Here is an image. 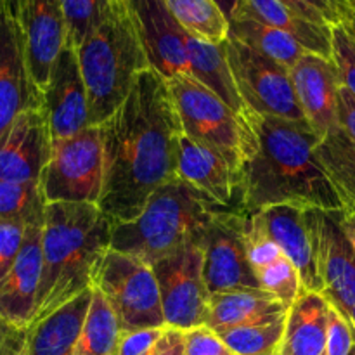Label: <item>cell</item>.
Here are the masks:
<instances>
[{
  "mask_svg": "<svg viewBox=\"0 0 355 355\" xmlns=\"http://www.w3.org/2000/svg\"><path fill=\"white\" fill-rule=\"evenodd\" d=\"M90 288L106 298L121 333L166 328L155 270L142 260L110 248L94 267Z\"/></svg>",
  "mask_w": 355,
  "mask_h": 355,
  "instance_id": "52a82bcc",
  "label": "cell"
},
{
  "mask_svg": "<svg viewBox=\"0 0 355 355\" xmlns=\"http://www.w3.org/2000/svg\"><path fill=\"white\" fill-rule=\"evenodd\" d=\"M187 54L191 62V76L217 94L236 113H246V106L238 92L231 73L225 45L208 44L194 37H187Z\"/></svg>",
  "mask_w": 355,
  "mask_h": 355,
  "instance_id": "4316f807",
  "label": "cell"
},
{
  "mask_svg": "<svg viewBox=\"0 0 355 355\" xmlns=\"http://www.w3.org/2000/svg\"><path fill=\"white\" fill-rule=\"evenodd\" d=\"M269 355H277V354H276V352H272V354H269Z\"/></svg>",
  "mask_w": 355,
  "mask_h": 355,
  "instance_id": "816d5d0a",
  "label": "cell"
},
{
  "mask_svg": "<svg viewBox=\"0 0 355 355\" xmlns=\"http://www.w3.org/2000/svg\"><path fill=\"white\" fill-rule=\"evenodd\" d=\"M290 307L263 290H234L210 295L207 326L224 333L241 326L257 324L286 315Z\"/></svg>",
  "mask_w": 355,
  "mask_h": 355,
  "instance_id": "484cf974",
  "label": "cell"
},
{
  "mask_svg": "<svg viewBox=\"0 0 355 355\" xmlns=\"http://www.w3.org/2000/svg\"><path fill=\"white\" fill-rule=\"evenodd\" d=\"M177 23L198 40L222 44L229 37V19L215 0H165Z\"/></svg>",
  "mask_w": 355,
  "mask_h": 355,
  "instance_id": "f546056e",
  "label": "cell"
},
{
  "mask_svg": "<svg viewBox=\"0 0 355 355\" xmlns=\"http://www.w3.org/2000/svg\"><path fill=\"white\" fill-rule=\"evenodd\" d=\"M255 151L241 170V208L246 214L277 205L343 211L342 201L318 158L319 137L311 125L246 110Z\"/></svg>",
  "mask_w": 355,
  "mask_h": 355,
  "instance_id": "7a4b0ae2",
  "label": "cell"
},
{
  "mask_svg": "<svg viewBox=\"0 0 355 355\" xmlns=\"http://www.w3.org/2000/svg\"><path fill=\"white\" fill-rule=\"evenodd\" d=\"M45 201L40 182L0 180V218L23 220L26 224L44 220Z\"/></svg>",
  "mask_w": 355,
  "mask_h": 355,
  "instance_id": "d6a6232c",
  "label": "cell"
},
{
  "mask_svg": "<svg viewBox=\"0 0 355 355\" xmlns=\"http://www.w3.org/2000/svg\"><path fill=\"white\" fill-rule=\"evenodd\" d=\"M350 355H355V347H354V350H352V354H350Z\"/></svg>",
  "mask_w": 355,
  "mask_h": 355,
  "instance_id": "f907efd6",
  "label": "cell"
},
{
  "mask_svg": "<svg viewBox=\"0 0 355 355\" xmlns=\"http://www.w3.org/2000/svg\"><path fill=\"white\" fill-rule=\"evenodd\" d=\"M314 23L326 26L350 24V10L345 0H283Z\"/></svg>",
  "mask_w": 355,
  "mask_h": 355,
  "instance_id": "d590c367",
  "label": "cell"
},
{
  "mask_svg": "<svg viewBox=\"0 0 355 355\" xmlns=\"http://www.w3.org/2000/svg\"><path fill=\"white\" fill-rule=\"evenodd\" d=\"M121 329L113 309L99 291L92 290L89 314L73 355H114Z\"/></svg>",
  "mask_w": 355,
  "mask_h": 355,
  "instance_id": "4dcf8cb0",
  "label": "cell"
},
{
  "mask_svg": "<svg viewBox=\"0 0 355 355\" xmlns=\"http://www.w3.org/2000/svg\"><path fill=\"white\" fill-rule=\"evenodd\" d=\"M222 210L227 207L182 179H175L149 198L139 217L113 225L111 250L155 266L189 241L200 239L211 218Z\"/></svg>",
  "mask_w": 355,
  "mask_h": 355,
  "instance_id": "5b68a950",
  "label": "cell"
},
{
  "mask_svg": "<svg viewBox=\"0 0 355 355\" xmlns=\"http://www.w3.org/2000/svg\"><path fill=\"white\" fill-rule=\"evenodd\" d=\"M200 239L189 241L151 266L158 281L166 328L187 331L207 324L210 291L205 279Z\"/></svg>",
  "mask_w": 355,
  "mask_h": 355,
  "instance_id": "30bf717a",
  "label": "cell"
},
{
  "mask_svg": "<svg viewBox=\"0 0 355 355\" xmlns=\"http://www.w3.org/2000/svg\"><path fill=\"white\" fill-rule=\"evenodd\" d=\"M329 304L322 295L302 290L286 315L277 355H322L328 336Z\"/></svg>",
  "mask_w": 355,
  "mask_h": 355,
  "instance_id": "d4e9b609",
  "label": "cell"
},
{
  "mask_svg": "<svg viewBox=\"0 0 355 355\" xmlns=\"http://www.w3.org/2000/svg\"><path fill=\"white\" fill-rule=\"evenodd\" d=\"M345 3H347V7H349V10H350V24H349V26L355 31V0H345Z\"/></svg>",
  "mask_w": 355,
  "mask_h": 355,
  "instance_id": "bcb514c9",
  "label": "cell"
},
{
  "mask_svg": "<svg viewBox=\"0 0 355 355\" xmlns=\"http://www.w3.org/2000/svg\"><path fill=\"white\" fill-rule=\"evenodd\" d=\"M42 227L44 220L28 224L23 246L6 279L0 283V321L26 331L37 315L42 279Z\"/></svg>",
  "mask_w": 355,
  "mask_h": 355,
  "instance_id": "ac0fdd59",
  "label": "cell"
},
{
  "mask_svg": "<svg viewBox=\"0 0 355 355\" xmlns=\"http://www.w3.org/2000/svg\"><path fill=\"white\" fill-rule=\"evenodd\" d=\"M224 45L234 83L246 110L307 123L290 69L232 37H227Z\"/></svg>",
  "mask_w": 355,
  "mask_h": 355,
  "instance_id": "9c48e42d",
  "label": "cell"
},
{
  "mask_svg": "<svg viewBox=\"0 0 355 355\" xmlns=\"http://www.w3.org/2000/svg\"><path fill=\"white\" fill-rule=\"evenodd\" d=\"M297 99L312 130L324 137L338 128V90L342 87L333 59L307 52L290 69Z\"/></svg>",
  "mask_w": 355,
  "mask_h": 355,
  "instance_id": "d6986e66",
  "label": "cell"
},
{
  "mask_svg": "<svg viewBox=\"0 0 355 355\" xmlns=\"http://www.w3.org/2000/svg\"><path fill=\"white\" fill-rule=\"evenodd\" d=\"M349 324L352 326V329H354V335H355V305H354L352 312H350V315H349Z\"/></svg>",
  "mask_w": 355,
  "mask_h": 355,
  "instance_id": "681fc988",
  "label": "cell"
},
{
  "mask_svg": "<svg viewBox=\"0 0 355 355\" xmlns=\"http://www.w3.org/2000/svg\"><path fill=\"white\" fill-rule=\"evenodd\" d=\"M0 355H30L26 342V331L16 328H7L3 336L2 352Z\"/></svg>",
  "mask_w": 355,
  "mask_h": 355,
  "instance_id": "7bdbcfd3",
  "label": "cell"
},
{
  "mask_svg": "<svg viewBox=\"0 0 355 355\" xmlns=\"http://www.w3.org/2000/svg\"><path fill=\"white\" fill-rule=\"evenodd\" d=\"M28 224L12 218H0V283L6 279L23 246Z\"/></svg>",
  "mask_w": 355,
  "mask_h": 355,
  "instance_id": "8d00e7d4",
  "label": "cell"
},
{
  "mask_svg": "<svg viewBox=\"0 0 355 355\" xmlns=\"http://www.w3.org/2000/svg\"><path fill=\"white\" fill-rule=\"evenodd\" d=\"M331 59L338 69L340 82L355 96V31L349 24L331 28Z\"/></svg>",
  "mask_w": 355,
  "mask_h": 355,
  "instance_id": "e575fe53",
  "label": "cell"
},
{
  "mask_svg": "<svg viewBox=\"0 0 355 355\" xmlns=\"http://www.w3.org/2000/svg\"><path fill=\"white\" fill-rule=\"evenodd\" d=\"M318 158L331 180L345 214H355V142L340 128L319 141Z\"/></svg>",
  "mask_w": 355,
  "mask_h": 355,
  "instance_id": "f1b7e54d",
  "label": "cell"
},
{
  "mask_svg": "<svg viewBox=\"0 0 355 355\" xmlns=\"http://www.w3.org/2000/svg\"><path fill=\"white\" fill-rule=\"evenodd\" d=\"M355 347V335L352 326L329 305L328 336L322 355H350Z\"/></svg>",
  "mask_w": 355,
  "mask_h": 355,
  "instance_id": "f35d334b",
  "label": "cell"
},
{
  "mask_svg": "<svg viewBox=\"0 0 355 355\" xmlns=\"http://www.w3.org/2000/svg\"><path fill=\"white\" fill-rule=\"evenodd\" d=\"M7 328H9V324H6L3 321H0V352H2V343H3V336H6Z\"/></svg>",
  "mask_w": 355,
  "mask_h": 355,
  "instance_id": "7dc6e473",
  "label": "cell"
},
{
  "mask_svg": "<svg viewBox=\"0 0 355 355\" xmlns=\"http://www.w3.org/2000/svg\"><path fill=\"white\" fill-rule=\"evenodd\" d=\"M179 179L222 207L243 210L239 189L241 175L220 155L186 135L180 139Z\"/></svg>",
  "mask_w": 355,
  "mask_h": 355,
  "instance_id": "44dd1931",
  "label": "cell"
},
{
  "mask_svg": "<svg viewBox=\"0 0 355 355\" xmlns=\"http://www.w3.org/2000/svg\"><path fill=\"white\" fill-rule=\"evenodd\" d=\"M104 186L99 210L113 224L134 220L162 186L179 179L182 123L166 80L153 68L99 125Z\"/></svg>",
  "mask_w": 355,
  "mask_h": 355,
  "instance_id": "6da1fadb",
  "label": "cell"
},
{
  "mask_svg": "<svg viewBox=\"0 0 355 355\" xmlns=\"http://www.w3.org/2000/svg\"><path fill=\"white\" fill-rule=\"evenodd\" d=\"M7 3H9V7L12 9V12L16 14V10H17V7H19L21 0H7Z\"/></svg>",
  "mask_w": 355,
  "mask_h": 355,
  "instance_id": "c3c4849f",
  "label": "cell"
},
{
  "mask_svg": "<svg viewBox=\"0 0 355 355\" xmlns=\"http://www.w3.org/2000/svg\"><path fill=\"white\" fill-rule=\"evenodd\" d=\"M286 315L229 329L217 335L236 355H269L276 352L283 340Z\"/></svg>",
  "mask_w": 355,
  "mask_h": 355,
  "instance_id": "1f68e13d",
  "label": "cell"
},
{
  "mask_svg": "<svg viewBox=\"0 0 355 355\" xmlns=\"http://www.w3.org/2000/svg\"><path fill=\"white\" fill-rule=\"evenodd\" d=\"M246 250L260 288L291 307L302 291L300 274L283 250L250 217L246 218Z\"/></svg>",
  "mask_w": 355,
  "mask_h": 355,
  "instance_id": "7402d4cb",
  "label": "cell"
},
{
  "mask_svg": "<svg viewBox=\"0 0 355 355\" xmlns=\"http://www.w3.org/2000/svg\"><path fill=\"white\" fill-rule=\"evenodd\" d=\"M338 222H340V227H342V231L345 232L347 239H349L355 252V214L338 211Z\"/></svg>",
  "mask_w": 355,
  "mask_h": 355,
  "instance_id": "ee69618b",
  "label": "cell"
},
{
  "mask_svg": "<svg viewBox=\"0 0 355 355\" xmlns=\"http://www.w3.org/2000/svg\"><path fill=\"white\" fill-rule=\"evenodd\" d=\"M14 16L23 33L31 80L44 96L52 66L68 44L61 6L59 0H21Z\"/></svg>",
  "mask_w": 355,
  "mask_h": 355,
  "instance_id": "5bb4252c",
  "label": "cell"
},
{
  "mask_svg": "<svg viewBox=\"0 0 355 355\" xmlns=\"http://www.w3.org/2000/svg\"><path fill=\"white\" fill-rule=\"evenodd\" d=\"M184 350V331L166 328L162 338L158 340L148 355H182Z\"/></svg>",
  "mask_w": 355,
  "mask_h": 355,
  "instance_id": "b9f144b4",
  "label": "cell"
},
{
  "mask_svg": "<svg viewBox=\"0 0 355 355\" xmlns=\"http://www.w3.org/2000/svg\"><path fill=\"white\" fill-rule=\"evenodd\" d=\"M215 2H217V6L220 7L222 12L227 16V19H231L232 14H234V10H236V7H238L239 0H215Z\"/></svg>",
  "mask_w": 355,
  "mask_h": 355,
  "instance_id": "f6af8a7d",
  "label": "cell"
},
{
  "mask_svg": "<svg viewBox=\"0 0 355 355\" xmlns=\"http://www.w3.org/2000/svg\"><path fill=\"white\" fill-rule=\"evenodd\" d=\"M338 128L355 142V96L343 85L338 90Z\"/></svg>",
  "mask_w": 355,
  "mask_h": 355,
  "instance_id": "60d3db41",
  "label": "cell"
},
{
  "mask_svg": "<svg viewBox=\"0 0 355 355\" xmlns=\"http://www.w3.org/2000/svg\"><path fill=\"white\" fill-rule=\"evenodd\" d=\"M104 186V151L99 127L52 139L51 158L40 177L47 203L99 205Z\"/></svg>",
  "mask_w": 355,
  "mask_h": 355,
  "instance_id": "ba28073f",
  "label": "cell"
},
{
  "mask_svg": "<svg viewBox=\"0 0 355 355\" xmlns=\"http://www.w3.org/2000/svg\"><path fill=\"white\" fill-rule=\"evenodd\" d=\"M128 3L137 21L151 68L165 80L191 76L187 54L189 33L170 14L165 0H128Z\"/></svg>",
  "mask_w": 355,
  "mask_h": 355,
  "instance_id": "9a60e30c",
  "label": "cell"
},
{
  "mask_svg": "<svg viewBox=\"0 0 355 355\" xmlns=\"http://www.w3.org/2000/svg\"><path fill=\"white\" fill-rule=\"evenodd\" d=\"M186 137L220 155L241 175L255 151V134L246 113H236L217 94L191 76L166 80Z\"/></svg>",
  "mask_w": 355,
  "mask_h": 355,
  "instance_id": "8992f818",
  "label": "cell"
},
{
  "mask_svg": "<svg viewBox=\"0 0 355 355\" xmlns=\"http://www.w3.org/2000/svg\"><path fill=\"white\" fill-rule=\"evenodd\" d=\"M305 220L314 243L322 298L349 321L355 305V252L340 227L338 211L307 208Z\"/></svg>",
  "mask_w": 355,
  "mask_h": 355,
  "instance_id": "7c38bea8",
  "label": "cell"
},
{
  "mask_svg": "<svg viewBox=\"0 0 355 355\" xmlns=\"http://www.w3.org/2000/svg\"><path fill=\"white\" fill-rule=\"evenodd\" d=\"M92 302V288L26 329L30 355H73Z\"/></svg>",
  "mask_w": 355,
  "mask_h": 355,
  "instance_id": "cb8c5ba5",
  "label": "cell"
},
{
  "mask_svg": "<svg viewBox=\"0 0 355 355\" xmlns=\"http://www.w3.org/2000/svg\"><path fill=\"white\" fill-rule=\"evenodd\" d=\"M165 329L166 328H153L121 333L114 355H148L162 338Z\"/></svg>",
  "mask_w": 355,
  "mask_h": 355,
  "instance_id": "ab89813d",
  "label": "cell"
},
{
  "mask_svg": "<svg viewBox=\"0 0 355 355\" xmlns=\"http://www.w3.org/2000/svg\"><path fill=\"white\" fill-rule=\"evenodd\" d=\"M250 218L269 236L300 274L302 290L321 295V283L315 269L314 243L305 220V208L277 205L248 214Z\"/></svg>",
  "mask_w": 355,
  "mask_h": 355,
  "instance_id": "ffe728a7",
  "label": "cell"
},
{
  "mask_svg": "<svg viewBox=\"0 0 355 355\" xmlns=\"http://www.w3.org/2000/svg\"><path fill=\"white\" fill-rule=\"evenodd\" d=\"M52 139H66L92 127L89 120V97L80 69L76 49L66 44L52 66L44 92Z\"/></svg>",
  "mask_w": 355,
  "mask_h": 355,
  "instance_id": "e0dca14e",
  "label": "cell"
},
{
  "mask_svg": "<svg viewBox=\"0 0 355 355\" xmlns=\"http://www.w3.org/2000/svg\"><path fill=\"white\" fill-rule=\"evenodd\" d=\"M113 225L97 205L47 203L35 321L89 290L94 267L111 248Z\"/></svg>",
  "mask_w": 355,
  "mask_h": 355,
  "instance_id": "3957f363",
  "label": "cell"
},
{
  "mask_svg": "<svg viewBox=\"0 0 355 355\" xmlns=\"http://www.w3.org/2000/svg\"><path fill=\"white\" fill-rule=\"evenodd\" d=\"M232 16L262 21L290 35L311 54L331 59V26L307 19L283 0H239Z\"/></svg>",
  "mask_w": 355,
  "mask_h": 355,
  "instance_id": "603a6c76",
  "label": "cell"
},
{
  "mask_svg": "<svg viewBox=\"0 0 355 355\" xmlns=\"http://www.w3.org/2000/svg\"><path fill=\"white\" fill-rule=\"evenodd\" d=\"M182 355H236L224 343V340L211 328L198 326V328L184 331Z\"/></svg>",
  "mask_w": 355,
  "mask_h": 355,
  "instance_id": "74e56055",
  "label": "cell"
},
{
  "mask_svg": "<svg viewBox=\"0 0 355 355\" xmlns=\"http://www.w3.org/2000/svg\"><path fill=\"white\" fill-rule=\"evenodd\" d=\"M113 0H59L64 16L68 45L80 47L110 12Z\"/></svg>",
  "mask_w": 355,
  "mask_h": 355,
  "instance_id": "836d02e7",
  "label": "cell"
},
{
  "mask_svg": "<svg viewBox=\"0 0 355 355\" xmlns=\"http://www.w3.org/2000/svg\"><path fill=\"white\" fill-rule=\"evenodd\" d=\"M246 217L248 214L243 210H222L201 234L203 270L210 295L260 288L246 250Z\"/></svg>",
  "mask_w": 355,
  "mask_h": 355,
  "instance_id": "8fae6325",
  "label": "cell"
},
{
  "mask_svg": "<svg viewBox=\"0 0 355 355\" xmlns=\"http://www.w3.org/2000/svg\"><path fill=\"white\" fill-rule=\"evenodd\" d=\"M37 106H44V96L28 69L21 26L7 0H0V141L23 111Z\"/></svg>",
  "mask_w": 355,
  "mask_h": 355,
  "instance_id": "4fadbf2b",
  "label": "cell"
},
{
  "mask_svg": "<svg viewBox=\"0 0 355 355\" xmlns=\"http://www.w3.org/2000/svg\"><path fill=\"white\" fill-rule=\"evenodd\" d=\"M51 149L52 135L45 106L23 111L0 141V180L40 182Z\"/></svg>",
  "mask_w": 355,
  "mask_h": 355,
  "instance_id": "2e32d148",
  "label": "cell"
},
{
  "mask_svg": "<svg viewBox=\"0 0 355 355\" xmlns=\"http://www.w3.org/2000/svg\"><path fill=\"white\" fill-rule=\"evenodd\" d=\"M229 37L243 42L288 69L293 68L307 54V51L290 35L253 17L232 16L229 19Z\"/></svg>",
  "mask_w": 355,
  "mask_h": 355,
  "instance_id": "83f0119b",
  "label": "cell"
},
{
  "mask_svg": "<svg viewBox=\"0 0 355 355\" xmlns=\"http://www.w3.org/2000/svg\"><path fill=\"white\" fill-rule=\"evenodd\" d=\"M89 97V120L99 127L151 68L128 0H113L99 26L76 47Z\"/></svg>",
  "mask_w": 355,
  "mask_h": 355,
  "instance_id": "277c9868",
  "label": "cell"
}]
</instances>
